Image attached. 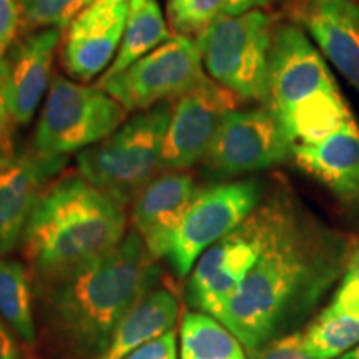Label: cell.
Masks as SVG:
<instances>
[{
    "label": "cell",
    "instance_id": "6da1fadb",
    "mask_svg": "<svg viewBox=\"0 0 359 359\" xmlns=\"http://www.w3.org/2000/svg\"><path fill=\"white\" fill-rule=\"evenodd\" d=\"M353 243L314 217L291 191L271 240L219 321L248 354L291 333L338 286Z\"/></svg>",
    "mask_w": 359,
    "mask_h": 359
},
{
    "label": "cell",
    "instance_id": "7a4b0ae2",
    "mask_svg": "<svg viewBox=\"0 0 359 359\" xmlns=\"http://www.w3.org/2000/svg\"><path fill=\"white\" fill-rule=\"evenodd\" d=\"M155 259L137 231L109 255L64 280L48 283V320L58 339L97 359L135 304L154 288Z\"/></svg>",
    "mask_w": 359,
    "mask_h": 359
},
{
    "label": "cell",
    "instance_id": "3957f363",
    "mask_svg": "<svg viewBox=\"0 0 359 359\" xmlns=\"http://www.w3.org/2000/svg\"><path fill=\"white\" fill-rule=\"evenodd\" d=\"M125 231V206L80 175H69L40 193L22 246L35 275L48 285L109 255Z\"/></svg>",
    "mask_w": 359,
    "mask_h": 359
},
{
    "label": "cell",
    "instance_id": "277c9868",
    "mask_svg": "<svg viewBox=\"0 0 359 359\" xmlns=\"http://www.w3.org/2000/svg\"><path fill=\"white\" fill-rule=\"evenodd\" d=\"M172 114V102L158 103L138 111L105 140L80 151V177L123 206L133 203L138 193L161 172V155Z\"/></svg>",
    "mask_w": 359,
    "mask_h": 359
},
{
    "label": "cell",
    "instance_id": "5b68a950",
    "mask_svg": "<svg viewBox=\"0 0 359 359\" xmlns=\"http://www.w3.org/2000/svg\"><path fill=\"white\" fill-rule=\"evenodd\" d=\"M291 191L285 183L276 185L243 223L201 255L187 286L190 306L222 320L233 293L262 257L280 224Z\"/></svg>",
    "mask_w": 359,
    "mask_h": 359
},
{
    "label": "cell",
    "instance_id": "8992f818",
    "mask_svg": "<svg viewBox=\"0 0 359 359\" xmlns=\"http://www.w3.org/2000/svg\"><path fill=\"white\" fill-rule=\"evenodd\" d=\"M273 19L263 11L222 15L196 37L210 79L241 100L266 102Z\"/></svg>",
    "mask_w": 359,
    "mask_h": 359
},
{
    "label": "cell",
    "instance_id": "52a82bcc",
    "mask_svg": "<svg viewBox=\"0 0 359 359\" xmlns=\"http://www.w3.org/2000/svg\"><path fill=\"white\" fill-rule=\"evenodd\" d=\"M118 102L100 88L53 79L35 127L32 150L43 158H65L110 137L125 120Z\"/></svg>",
    "mask_w": 359,
    "mask_h": 359
},
{
    "label": "cell",
    "instance_id": "ba28073f",
    "mask_svg": "<svg viewBox=\"0 0 359 359\" xmlns=\"http://www.w3.org/2000/svg\"><path fill=\"white\" fill-rule=\"evenodd\" d=\"M205 75L195 40L172 37L114 77H103L97 88L109 93L125 111H143L163 102L178 100L198 88Z\"/></svg>",
    "mask_w": 359,
    "mask_h": 359
},
{
    "label": "cell",
    "instance_id": "9c48e42d",
    "mask_svg": "<svg viewBox=\"0 0 359 359\" xmlns=\"http://www.w3.org/2000/svg\"><path fill=\"white\" fill-rule=\"evenodd\" d=\"M263 196L264 187L258 180L217 183L196 191L167 253L175 273L180 278L190 275L201 255L243 223Z\"/></svg>",
    "mask_w": 359,
    "mask_h": 359
},
{
    "label": "cell",
    "instance_id": "30bf717a",
    "mask_svg": "<svg viewBox=\"0 0 359 359\" xmlns=\"http://www.w3.org/2000/svg\"><path fill=\"white\" fill-rule=\"evenodd\" d=\"M294 140L269 107L231 110L224 115L203 160L213 178L259 172L293 158Z\"/></svg>",
    "mask_w": 359,
    "mask_h": 359
},
{
    "label": "cell",
    "instance_id": "8fae6325",
    "mask_svg": "<svg viewBox=\"0 0 359 359\" xmlns=\"http://www.w3.org/2000/svg\"><path fill=\"white\" fill-rule=\"evenodd\" d=\"M339 92L325 58L302 27L281 24L273 30L268 58L269 107L285 125L294 114L320 98Z\"/></svg>",
    "mask_w": 359,
    "mask_h": 359
},
{
    "label": "cell",
    "instance_id": "7c38bea8",
    "mask_svg": "<svg viewBox=\"0 0 359 359\" xmlns=\"http://www.w3.org/2000/svg\"><path fill=\"white\" fill-rule=\"evenodd\" d=\"M235 93L206 80L198 88L173 103V114L165 137L161 172H183L205 160L219 123L238 105Z\"/></svg>",
    "mask_w": 359,
    "mask_h": 359
},
{
    "label": "cell",
    "instance_id": "4fadbf2b",
    "mask_svg": "<svg viewBox=\"0 0 359 359\" xmlns=\"http://www.w3.org/2000/svg\"><path fill=\"white\" fill-rule=\"evenodd\" d=\"M130 13V0H93L69 25L62 64L70 77L88 82L114 64Z\"/></svg>",
    "mask_w": 359,
    "mask_h": 359
},
{
    "label": "cell",
    "instance_id": "5bb4252c",
    "mask_svg": "<svg viewBox=\"0 0 359 359\" xmlns=\"http://www.w3.org/2000/svg\"><path fill=\"white\" fill-rule=\"evenodd\" d=\"M60 39V29L27 32L0 58V90L13 123L27 125L32 120L48 87Z\"/></svg>",
    "mask_w": 359,
    "mask_h": 359
},
{
    "label": "cell",
    "instance_id": "9a60e30c",
    "mask_svg": "<svg viewBox=\"0 0 359 359\" xmlns=\"http://www.w3.org/2000/svg\"><path fill=\"white\" fill-rule=\"evenodd\" d=\"M65 158H43L30 151H8L0 158V258L15 248L40 193Z\"/></svg>",
    "mask_w": 359,
    "mask_h": 359
},
{
    "label": "cell",
    "instance_id": "2e32d148",
    "mask_svg": "<svg viewBox=\"0 0 359 359\" xmlns=\"http://www.w3.org/2000/svg\"><path fill=\"white\" fill-rule=\"evenodd\" d=\"M198 188L191 175L165 172L133 200L132 223L154 259L167 258L173 235Z\"/></svg>",
    "mask_w": 359,
    "mask_h": 359
},
{
    "label": "cell",
    "instance_id": "e0dca14e",
    "mask_svg": "<svg viewBox=\"0 0 359 359\" xmlns=\"http://www.w3.org/2000/svg\"><path fill=\"white\" fill-rule=\"evenodd\" d=\"M294 19L359 92V4L354 0H299Z\"/></svg>",
    "mask_w": 359,
    "mask_h": 359
},
{
    "label": "cell",
    "instance_id": "ac0fdd59",
    "mask_svg": "<svg viewBox=\"0 0 359 359\" xmlns=\"http://www.w3.org/2000/svg\"><path fill=\"white\" fill-rule=\"evenodd\" d=\"M299 168L325 185L341 203L359 206V125L349 120L338 132L313 143H296Z\"/></svg>",
    "mask_w": 359,
    "mask_h": 359
},
{
    "label": "cell",
    "instance_id": "d6986e66",
    "mask_svg": "<svg viewBox=\"0 0 359 359\" xmlns=\"http://www.w3.org/2000/svg\"><path fill=\"white\" fill-rule=\"evenodd\" d=\"M178 302L168 290L151 288L123 318L109 348L97 359H125L135 349L168 333L177 325Z\"/></svg>",
    "mask_w": 359,
    "mask_h": 359
},
{
    "label": "cell",
    "instance_id": "ffe728a7",
    "mask_svg": "<svg viewBox=\"0 0 359 359\" xmlns=\"http://www.w3.org/2000/svg\"><path fill=\"white\" fill-rule=\"evenodd\" d=\"M172 39L163 12L156 0H130V13L122 45L105 77L127 70L147 53Z\"/></svg>",
    "mask_w": 359,
    "mask_h": 359
},
{
    "label": "cell",
    "instance_id": "44dd1931",
    "mask_svg": "<svg viewBox=\"0 0 359 359\" xmlns=\"http://www.w3.org/2000/svg\"><path fill=\"white\" fill-rule=\"evenodd\" d=\"M180 343L182 359H248L241 341L222 321L201 311L185 313Z\"/></svg>",
    "mask_w": 359,
    "mask_h": 359
},
{
    "label": "cell",
    "instance_id": "7402d4cb",
    "mask_svg": "<svg viewBox=\"0 0 359 359\" xmlns=\"http://www.w3.org/2000/svg\"><path fill=\"white\" fill-rule=\"evenodd\" d=\"M0 318L25 344L37 339L32 309V283L24 264L0 258Z\"/></svg>",
    "mask_w": 359,
    "mask_h": 359
},
{
    "label": "cell",
    "instance_id": "603a6c76",
    "mask_svg": "<svg viewBox=\"0 0 359 359\" xmlns=\"http://www.w3.org/2000/svg\"><path fill=\"white\" fill-rule=\"evenodd\" d=\"M359 344V320L330 313L318 314L303 331V346L314 359H336Z\"/></svg>",
    "mask_w": 359,
    "mask_h": 359
},
{
    "label": "cell",
    "instance_id": "cb8c5ba5",
    "mask_svg": "<svg viewBox=\"0 0 359 359\" xmlns=\"http://www.w3.org/2000/svg\"><path fill=\"white\" fill-rule=\"evenodd\" d=\"M93 0H19L20 27L25 34L42 29H65Z\"/></svg>",
    "mask_w": 359,
    "mask_h": 359
},
{
    "label": "cell",
    "instance_id": "d4e9b609",
    "mask_svg": "<svg viewBox=\"0 0 359 359\" xmlns=\"http://www.w3.org/2000/svg\"><path fill=\"white\" fill-rule=\"evenodd\" d=\"M228 0H168L167 19L177 37L200 35L224 13Z\"/></svg>",
    "mask_w": 359,
    "mask_h": 359
},
{
    "label": "cell",
    "instance_id": "484cf974",
    "mask_svg": "<svg viewBox=\"0 0 359 359\" xmlns=\"http://www.w3.org/2000/svg\"><path fill=\"white\" fill-rule=\"evenodd\" d=\"M325 309L359 320V240L353 243L344 275L336 286L331 303Z\"/></svg>",
    "mask_w": 359,
    "mask_h": 359
},
{
    "label": "cell",
    "instance_id": "4316f807",
    "mask_svg": "<svg viewBox=\"0 0 359 359\" xmlns=\"http://www.w3.org/2000/svg\"><path fill=\"white\" fill-rule=\"evenodd\" d=\"M248 356L251 359H314L303 346V331L271 339Z\"/></svg>",
    "mask_w": 359,
    "mask_h": 359
},
{
    "label": "cell",
    "instance_id": "83f0119b",
    "mask_svg": "<svg viewBox=\"0 0 359 359\" xmlns=\"http://www.w3.org/2000/svg\"><path fill=\"white\" fill-rule=\"evenodd\" d=\"M20 27L19 0H0V58L15 42Z\"/></svg>",
    "mask_w": 359,
    "mask_h": 359
},
{
    "label": "cell",
    "instance_id": "f1b7e54d",
    "mask_svg": "<svg viewBox=\"0 0 359 359\" xmlns=\"http://www.w3.org/2000/svg\"><path fill=\"white\" fill-rule=\"evenodd\" d=\"M125 359H178L177 334L173 330L168 331V333L161 334L160 338L135 349Z\"/></svg>",
    "mask_w": 359,
    "mask_h": 359
},
{
    "label": "cell",
    "instance_id": "f546056e",
    "mask_svg": "<svg viewBox=\"0 0 359 359\" xmlns=\"http://www.w3.org/2000/svg\"><path fill=\"white\" fill-rule=\"evenodd\" d=\"M0 359H24L15 334L2 318H0Z\"/></svg>",
    "mask_w": 359,
    "mask_h": 359
},
{
    "label": "cell",
    "instance_id": "4dcf8cb0",
    "mask_svg": "<svg viewBox=\"0 0 359 359\" xmlns=\"http://www.w3.org/2000/svg\"><path fill=\"white\" fill-rule=\"evenodd\" d=\"M271 2L273 0H228L223 15H228V17L241 15V13L258 11L259 7L268 6V4Z\"/></svg>",
    "mask_w": 359,
    "mask_h": 359
},
{
    "label": "cell",
    "instance_id": "1f68e13d",
    "mask_svg": "<svg viewBox=\"0 0 359 359\" xmlns=\"http://www.w3.org/2000/svg\"><path fill=\"white\" fill-rule=\"evenodd\" d=\"M8 132H11V115H8L6 102H4L2 90H0V158L6 156L11 150L8 147Z\"/></svg>",
    "mask_w": 359,
    "mask_h": 359
},
{
    "label": "cell",
    "instance_id": "d6a6232c",
    "mask_svg": "<svg viewBox=\"0 0 359 359\" xmlns=\"http://www.w3.org/2000/svg\"><path fill=\"white\" fill-rule=\"evenodd\" d=\"M338 359H359V344L356 348H353L351 351H348L346 354H343V356L338 358Z\"/></svg>",
    "mask_w": 359,
    "mask_h": 359
}]
</instances>
